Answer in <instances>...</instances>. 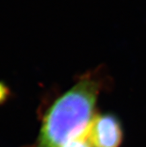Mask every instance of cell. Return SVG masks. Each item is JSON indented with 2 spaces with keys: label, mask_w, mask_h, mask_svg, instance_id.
Returning a JSON list of instances; mask_svg holds the SVG:
<instances>
[{
  "label": "cell",
  "mask_w": 146,
  "mask_h": 147,
  "mask_svg": "<svg viewBox=\"0 0 146 147\" xmlns=\"http://www.w3.org/2000/svg\"><path fill=\"white\" fill-rule=\"evenodd\" d=\"M102 85L100 76L88 73L57 98L43 117L36 147H63L87 138Z\"/></svg>",
  "instance_id": "cell-1"
},
{
  "label": "cell",
  "mask_w": 146,
  "mask_h": 147,
  "mask_svg": "<svg viewBox=\"0 0 146 147\" xmlns=\"http://www.w3.org/2000/svg\"><path fill=\"white\" fill-rule=\"evenodd\" d=\"M87 138L92 147H122L124 132L120 119L111 113H97L90 124Z\"/></svg>",
  "instance_id": "cell-2"
},
{
  "label": "cell",
  "mask_w": 146,
  "mask_h": 147,
  "mask_svg": "<svg viewBox=\"0 0 146 147\" xmlns=\"http://www.w3.org/2000/svg\"><path fill=\"white\" fill-rule=\"evenodd\" d=\"M63 147H92V146L90 144L88 138H79L75 141H72Z\"/></svg>",
  "instance_id": "cell-3"
}]
</instances>
